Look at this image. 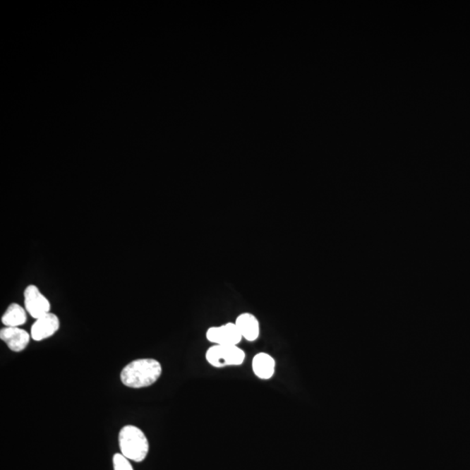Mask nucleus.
<instances>
[{
	"instance_id": "1",
	"label": "nucleus",
	"mask_w": 470,
	"mask_h": 470,
	"mask_svg": "<svg viewBox=\"0 0 470 470\" xmlns=\"http://www.w3.org/2000/svg\"><path fill=\"white\" fill-rule=\"evenodd\" d=\"M162 374V364L155 359H139L126 365L121 374L124 385L141 389L152 385Z\"/></svg>"
},
{
	"instance_id": "2",
	"label": "nucleus",
	"mask_w": 470,
	"mask_h": 470,
	"mask_svg": "<svg viewBox=\"0 0 470 470\" xmlns=\"http://www.w3.org/2000/svg\"><path fill=\"white\" fill-rule=\"evenodd\" d=\"M119 444L121 454L128 460L140 462L147 456L149 443L147 436L133 425L125 426L119 432Z\"/></svg>"
},
{
	"instance_id": "3",
	"label": "nucleus",
	"mask_w": 470,
	"mask_h": 470,
	"mask_svg": "<svg viewBox=\"0 0 470 470\" xmlns=\"http://www.w3.org/2000/svg\"><path fill=\"white\" fill-rule=\"evenodd\" d=\"M206 360L212 367H237L244 363L246 353L237 345H212L207 350Z\"/></svg>"
},
{
	"instance_id": "4",
	"label": "nucleus",
	"mask_w": 470,
	"mask_h": 470,
	"mask_svg": "<svg viewBox=\"0 0 470 470\" xmlns=\"http://www.w3.org/2000/svg\"><path fill=\"white\" fill-rule=\"evenodd\" d=\"M206 337L212 345H239L243 338L235 323L212 326L206 332Z\"/></svg>"
},
{
	"instance_id": "5",
	"label": "nucleus",
	"mask_w": 470,
	"mask_h": 470,
	"mask_svg": "<svg viewBox=\"0 0 470 470\" xmlns=\"http://www.w3.org/2000/svg\"><path fill=\"white\" fill-rule=\"evenodd\" d=\"M26 312L35 319L50 313L51 305L47 298L40 292L35 285H29L24 292Z\"/></svg>"
},
{
	"instance_id": "6",
	"label": "nucleus",
	"mask_w": 470,
	"mask_h": 470,
	"mask_svg": "<svg viewBox=\"0 0 470 470\" xmlns=\"http://www.w3.org/2000/svg\"><path fill=\"white\" fill-rule=\"evenodd\" d=\"M59 328L58 316L52 313L41 316L33 323L31 328V337L36 342L43 341L54 335Z\"/></svg>"
},
{
	"instance_id": "7",
	"label": "nucleus",
	"mask_w": 470,
	"mask_h": 470,
	"mask_svg": "<svg viewBox=\"0 0 470 470\" xmlns=\"http://www.w3.org/2000/svg\"><path fill=\"white\" fill-rule=\"evenodd\" d=\"M0 339L13 352H21L29 344L31 335L20 327H6L0 330Z\"/></svg>"
},
{
	"instance_id": "8",
	"label": "nucleus",
	"mask_w": 470,
	"mask_h": 470,
	"mask_svg": "<svg viewBox=\"0 0 470 470\" xmlns=\"http://www.w3.org/2000/svg\"><path fill=\"white\" fill-rule=\"evenodd\" d=\"M240 330L242 338L249 342L257 341L260 335V325L258 318L252 313H240L234 320Z\"/></svg>"
},
{
	"instance_id": "9",
	"label": "nucleus",
	"mask_w": 470,
	"mask_h": 470,
	"mask_svg": "<svg viewBox=\"0 0 470 470\" xmlns=\"http://www.w3.org/2000/svg\"><path fill=\"white\" fill-rule=\"evenodd\" d=\"M276 361L271 354L260 352L253 356L252 360V370L257 378L260 380H270L275 374Z\"/></svg>"
},
{
	"instance_id": "10",
	"label": "nucleus",
	"mask_w": 470,
	"mask_h": 470,
	"mask_svg": "<svg viewBox=\"0 0 470 470\" xmlns=\"http://www.w3.org/2000/svg\"><path fill=\"white\" fill-rule=\"evenodd\" d=\"M28 320L26 311L20 305L11 304L2 316L1 322L6 327H18Z\"/></svg>"
},
{
	"instance_id": "11",
	"label": "nucleus",
	"mask_w": 470,
	"mask_h": 470,
	"mask_svg": "<svg viewBox=\"0 0 470 470\" xmlns=\"http://www.w3.org/2000/svg\"><path fill=\"white\" fill-rule=\"evenodd\" d=\"M114 470H133L128 459L122 454H115L113 459Z\"/></svg>"
}]
</instances>
